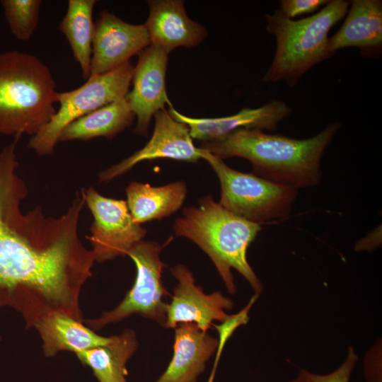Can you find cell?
<instances>
[{
	"label": "cell",
	"instance_id": "obj_1",
	"mask_svg": "<svg viewBox=\"0 0 382 382\" xmlns=\"http://www.w3.org/2000/svg\"><path fill=\"white\" fill-rule=\"evenodd\" d=\"M16 146L0 152V306L14 308L27 327L54 312L83 322L80 294L95 262L79 235L84 199L77 192L57 217L41 206L23 212L28 189L17 173Z\"/></svg>",
	"mask_w": 382,
	"mask_h": 382
},
{
	"label": "cell",
	"instance_id": "obj_2",
	"mask_svg": "<svg viewBox=\"0 0 382 382\" xmlns=\"http://www.w3.org/2000/svg\"><path fill=\"white\" fill-rule=\"evenodd\" d=\"M340 128V123H331L303 139L241 129L221 140L202 142L199 148L221 159L245 158L254 174L299 190L320 183L322 157Z\"/></svg>",
	"mask_w": 382,
	"mask_h": 382
},
{
	"label": "cell",
	"instance_id": "obj_3",
	"mask_svg": "<svg viewBox=\"0 0 382 382\" xmlns=\"http://www.w3.org/2000/svg\"><path fill=\"white\" fill-rule=\"evenodd\" d=\"M260 230V225L230 212L210 195L202 197L197 206L185 208L173 225L175 236L190 240L209 257L231 294L236 292L232 269L245 278L255 294L263 291L247 259L248 248Z\"/></svg>",
	"mask_w": 382,
	"mask_h": 382
},
{
	"label": "cell",
	"instance_id": "obj_4",
	"mask_svg": "<svg viewBox=\"0 0 382 382\" xmlns=\"http://www.w3.org/2000/svg\"><path fill=\"white\" fill-rule=\"evenodd\" d=\"M49 67L36 56L0 53V134H37L51 120L57 103Z\"/></svg>",
	"mask_w": 382,
	"mask_h": 382
},
{
	"label": "cell",
	"instance_id": "obj_5",
	"mask_svg": "<svg viewBox=\"0 0 382 382\" xmlns=\"http://www.w3.org/2000/svg\"><path fill=\"white\" fill-rule=\"evenodd\" d=\"M349 3L329 1L317 13L299 20L286 17L279 9L267 14V31L276 39L272 64L264 82L285 81L294 86L310 69L330 57L328 33L347 14Z\"/></svg>",
	"mask_w": 382,
	"mask_h": 382
},
{
	"label": "cell",
	"instance_id": "obj_6",
	"mask_svg": "<svg viewBox=\"0 0 382 382\" xmlns=\"http://www.w3.org/2000/svg\"><path fill=\"white\" fill-rule=\"evenodd\" d=\"M199 149L202 158L210 165L219 178V203L226 209L259 225L289 217L298 190L254 173L236 170L223 159Z\"/></svg>",
	"mask_w": 382,
	"mask_h": 382
},
{
	"label": "cell",
	"instance_id": "obj_7",
	"mask_svg": "<svg viewBox=\"0 0 382 382\" xmlns=\"http://www.w3.org/2000/svg\"><path fill=\"white\" fill-rule=\"evenodd\" d=\"M134 66L128 62L117 69L90 77L81 86L57 93L59 109L28 146L39 156L53 154L64 129L73 121L103 106L125 98Z\"/></svg>",
	"mask_w": 382,
	"mask_h": 382
},
{
	"label": "cell",
	"instance_id": "obj_8",
	"mask_svg": "<svg viewBox=\"0 0 382 382\" xmlns=\"http://www.w3.org/2000/svg\"><path fill=\"white\" fill-rule=\"evenodd\" d=\"M163 246L155 241H141L127 255L134 262L137 275L134 283L122 301L113 309L104 311L99 317L84 320L93 330L119 323L134 314L154 320L163 326L166 318L169 296L162 274L166 265L160 257Z\"/></svg>",
	"mask_w": 382,
	"mask_h": 382
},
{
	"label": "cell",
	"instance_id": "obj_9",
	"mask_svg": "<svg viewBox=\"0 0 382 382\" xmlns=\"http://www.w3.org/2000/svg\"><path fill=\"white\" fill-rule=\"evenodd\" d=\"M81 196L93 218L88 240L95 262L125 256L145 237L146 229L134 220L126 201L106 197L93 187L83 188Z\"/></svg>",
	"mask_w": 382,
	"mask_h": 382
},
{
	"label": "cell",
	"instance_id": "obj_10",
	"mask_svg": "<svg viewBox=\"0 0 382 382\" xmlns=\"http://www.w3.org/2000/svg\"><path fill=\"white\" fill-rule=\"evenodd\" d=\"M170 272L178 281L173 294L167 304L166 318L163 328L175 329L183 323H193L207 332L213 322H222L230 315L226 311L233 308L234 303L221 291L204 292L196 285L192 272L184 265H176Z\"/></svg>",
	"mask_w": 382,
	"mask_h": 382
},
{
	"label": "cell",
	"instance_id": "obj_11",
	"mask_svg": "<svg viewBox=\"0 0 382 382\" xmlns=\"http://www.w3.org/2000/svg\"><path fill=\"white\" fill-rule=\"evenodd\" d=\"M154 116L155 125L151 139L128 158L100 172L99 183H109L144 161L170 158L197 163L202 158L200 149L193 144L186 125L174 120L165 109Z\"/></svg>",
	"mask_w": 382,
	"mask_h": 382
},
{
	"label": "cell",
	"instance_id": "obj_12",
	"mask_svg": "<svg viewBox=\"0 0 382 382\" xmlns=\"http://www.w3.org/2000/svg\"><path fill=\"white\" fill-rule=\"evenodd\" d=\"M150 44L144 25L126 23L104 9L94 23L89 78L117 69Z\"/></svg>",
	"mask_w": 382,
	"mask_h": 382
},
{
	"label": "cell",
	"instance_id": "obj_13",
	"mask_svg": "<svg viewBox=\"0 0 382 382\" xmlns=\"http://www.w3.org/2000/svg\"><path fill=\"white\" fill-rule=\"evenodd\" d=\"M168 53L151 45L139 55L132 76L133 88L125 96L137 117L134 133L146 135L151 117L165 105L172 106L166 90Z\"/></svg>",
	"mask_w": 382,
	"mask_h": 382
},
{
	"label": "cell",
	"instance_id": "obj_14",
	"mask_svg": "<svg viewBox=\"0 0 382 382\" xmlns=\"http://www.w3.org/2000/svg\"><path fill=\"white\" fill-rule=\"evenodd\" d=\"M168 113L176 121L187 126L192 139L202 142L221 140L241 129L274 132L292 109L282 100H273L257 108H243L238 112L214 118H193L178 112L173 106Z\"/></svg>",
	"mask_w": 382,
	"mask_h": 382
},
{
	"label": "cell",
	"instance_id": "obj_15",
	"mask_svg": "<svg viewBox=\"0 0 382 382\" xmlns=\"http://www.w3.org/2000/svg\"><path fill=\"white\" fill-rule=\"evenodd\" d=\"M149 16L144 25L151 45L168 54L178 47H194L207 35L202 25L187 16L183 1H149Z\"/></svg>",
	"mask_w": 382,
	"mask_h": 382
},
{
	"label": "cell",
	"instance_id": "obj_16",
	"mask_svg": "<svg viewBox=\"0 0 382 382\" xmlns=\"http://www.w3.org/2000/svg\"><path fill=\"white\" fill-rule=\"evenodd\" d=\"M217 347L218 340L196 325H178L175 328L172 359L156 382H197Z\"/></svg>",
	"mask_w": 382,
	"mask_h": 382
},
{
	"label": "cell",
	"instance_id": "obj_17",
	"mask_svg": "<svg viewBox=\"0 0 382 382\" xmlns=\"http://www.w3.org/2000/svg\"><path fill=\"white\" fill-rule=\"evenodd\" d=\"M339 30L328 42L332 56L338 50L354 47L364 56L381 54L382 47V1L353 0Z\"/></svg>",
	"mask_w": 382,
	"mask_h": 382
},
{
	"label": "cell",
	"instance_id": "obj_18",
	"mask_svg": "<svg viewBox=\"0 0 382 382\" xmlns=\"http://www.w3.org/2000/svg\"><path fill=\"white\" fill-rule=\"evenodd\" d=\"M83 323L62 312L40 318L33 328L42 340L44 354L50 357L63 351L76 353L110 342L112 336L99 335Z\"/></svg>",
	"mask_w": 382,
	"mask_h": 382
},
{
	"label": "cell",
	"instance_id": "obj_19",
	"mask_svg": "<svg viewBox=\"0 0 382 382\" xmlns=\"http://www.w3.org/2000/svg\"><path fill=\"white\" fill-rule=\"evenodd\" d=\"M125 191L129 212L134 220L141 224L161 219L177 212L186 198L187 189L183 181L161 187L134 181Z\"/></svg>",
	"mask_w": 382,
	"mask_h": 382
},
{
	"label": "cell",
	"instance_id": "obj_20",
	"mask_svg": "<svg viewBox=\"0 0 382 382\" xmlns=\"http://www.w3.org/2000/svg\"><path fill=\"white\" fill-rule=\"evenodd\" d=\"M139 347L135 332L126 328L106 345L74 353L99 382H127L126 364Z\"/></svg>",
	"mask_w": 382,
	"mask_h": 382
},
{
	"label": "cell",
	"instance_id": "obj_21",
	"mask_svg": "<svg viewBox=\"0 0 382 382\" xmlns=\"http://www.w3.org/2000/svg\"><path fill=\"white\" fill-rule=\"evenodd\" d=\"M134 117L126 98H121L71 122L62 132L59 142L100 137L112 139L132 125Z\"/></svg>",
	"mask_w": 382,
	"mask_h": 382
},
{
	"label": "cell",
	"instance_id": "obj_22",
	"mask_svg": "<svg viewBox=\"0 0 382 382\" xmlns=\"http://www.w3.org/2000/svg\"><path fill=\"white\" fill-rule=\"evenodd\" d=\"M95 0H69L65 16L59 30L69 42L74 58L79 64L83 77L90 76L94 33L93 10Z\"/></svg>",
	"mask_w": 382,
	"mask_h": 382
},
{
	"label": "cell",
	"instance_id": "obj_23",
	"mask_svg": "<svg viewBox=\"0 0 382 382\" xmlns=\"http://www.w3.org/2000/svg\"><path fill=\"white\" fill-rule=\"evenodd\" d=\"M12 34L19 40H29L37 27L40 0H1Z\"/></svg>",
	"mask_w": 382,
	"mask_h": 382
},
{
	"label": "cell",
	"instance_id": "obj_24",
	"mask_svg": "<svg viewBox=\"0 0 382 382\" xmlns=\"http://www.w3.org/2000/svg\"><path fill=\"white\" fill-rule=\"evenodd\" d=\"M258 296V295L254 294L248 304L238 313L230 315L226 320L221 322L219 325H214L219 335V338L217 339L218 347L216 352L214 367L216 368L224 347L234 331L241 325L248 323L249 320L248 315L250 310Z\"/></svg>",
	"mask_w": 382,
	"mask_h": 382
},
{
	"label": "cell",
	"instance_id": "obj_25",
	"mask_svg": "<svg viewBox=\"0 0 382 382\" xmlns=\"http://www.w3.org/2000/svg\"><path fill=\"white\" fill-rule=\"evenodd\" d=\"M358 360L359 357L354 347L349 346L345 359L335 370L326 374L309 371L308 375L312 382H349Z\"/></svg>",
	"mask_w": 382,
	"mask_h": 382
},
{
	"label": "cell",
	"instance_id": "obj_26",
	"mask_svg": "<svg viewBox=\"0 0 382 382\" xmlns=\"http://www.w3.org/2000/svg\"><path fill=\"white\" fill-rule=\"evenodd\" d=\"M366 382H382V340H376L366 352L363 360Z\"/></svg>",
	"mask_w": 382,
	"mask_h": 382
},
{
	"label": "cell",
	"instance_id": "obj_27",
	"mask_svg": "<svg viewBox=\"0 0 382 382\" xmlns=\"http://www.w3.org/2000/svg\"><path fill=\"white\" fill-rule=\"evenodd\" d=\"M327 0H282L280 11L287 18H292L313 13L325 5Z\"/></svg>",
	"mask_w": 382,
	"mask_h": 382
},
{
	"label": "cell",
	"instance_id": "obj_28",
	"mask_svg": "<svg viewBox=\"0 0 382 382\" xmlns=\"http://www.w3.org/2000/svg\"><path fill=\"white\" fill-rule=\"evenodd\" d=\"M369 241H364L363 240L359 241L355 246L356 250H369V249H374L377 246L379 245L378 243H376L374 240L379 241V235L378 231H375L374 232H372L369 236H368ZM377 243V242H376Z\"/></svg>",
	"mask_w": 382,
	"mask_h": 382
},
{
	"label": "cell",
	"instance_id": "obj_29",
	"mask_svg": "<svg viewBox=\"0 0 382 382\" xmlns=\"http://www.w3.org/2000/svg\"><path fill=\"white\" fill-rule=\"evenodd\" d=\"M308 372L309 371L306 369H300L296 377L287 382H312L309 377Z\"/></svg>",
	"mask_w": 382,
	"mask_h": 382
}]
</instances>
